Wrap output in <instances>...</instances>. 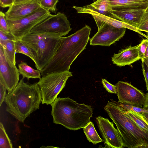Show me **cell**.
I'll use <instances>...</instances> for the list:
<instances>
[{
	"label": "cell",
	"mask_w": 148,
	"mask_h": 148,
	"mask_svg": "<svg viewBox=\"0 0 148 148\" xmlns=\"http://www.w3.org/2000/svg\"><path fill=\"white\" fill-rule=\"evenodd\" d=\"M42 101L40 88L37 82L31 84L21 79L16 87L5 97L6 111L23 123L27 117L39 109Z\"/></svg>",
	"instance_id": "2"
},
{
	"label": "cell",
	"mask_w": 148,
	"mask_h": 148,
	"mask_svg": "<svg viewBox=\"0 0 148 148\" xmlns=\"http://www.w3.org/2000/svg\"><path fill=\"white\" fill-rule=\"evenodd\" d=\"M104 109L116 125L125 147L148 148V132L140 128L125 113V109L113 99Z\"/></svg>",
	"instance_id": "4"
},
{
	"label": "cell",
	"mask_w": 148,
	"mask_h": 148,
	"mask_svg": "<svg viewBox=\"0 0 148 148\" xmlns=\"http://www.w3.org/2000/svg\"><path fill=\"white\" fill-rule=\"evenodd\" d=\"M5 14L0 12V30L6 33H11L5 17Z\"/></svg>",
	"instance_id": "28"
},
{
	"label": "cell",
	"mask_w": 148,
	"mask_h": 148,
	"mask_svg": "<svg viewBox=\"0 0 148 148\" xmlns=\"http://www.w3.org/2000/svg\"><path fill=\"white\" fill-rule=\"evenodd\" d=\"M35 0H39L40 1L41 0H13V4L26 2Z\"/></svg>",
	"instance_id": "36"
},
{
	"label": "cell",
	"mask_w": 148,
	"mask_h": 148,
	"mask_svg": "<svg viewBox=\"0 0 148 148\" xmlns=\"http://www.w3.org/2000/svg\"><path fill=\"white\" fill-rule=\"evenodd\" d=\"M51 105L53 122L71 130L83 128L92 117L91 106L78 103L69 97L57 98Z\"/></svg>",
	"instance_id": "3"
},
{
	"label": "cell",
	"mask_w": 148,
	"mask_h": 148,
	"mask_svg": "<svg viewBox=\"0 0 148 148\" xmlns=\"http://www.w3.org/2000/svg\"><path fill=\"white\" fill-rule=\"evenodd\" d=\"M13 0H0V5L5 8L10 7L13 4Z\"/></svg>",
	"instance_id": "34"
},
{
	"label": "cell",
	"mask_w": 148,
	"mask_h": 148,
	"mask_svg": "<svg viewBox=\"0 0 148 148\" xmlns=\"http://www.w3.org/2000/svg\"><path fill=\"white\" fill-rule=\"evenodd\" d=\"M111 7L121 9H146L148 0H109Z\"/></svg>",
	"instance_id": "17"
},
{
	"label": "cell",
	"mask_w": 148,
	"mask_h": 148,
	"mask_svg": "<svg viewBox=\"0 0 148 148\" xmlns=\"http://www.w3.org/2000/svg\"><path fill=\"white\" fill-rule=\"evenodd\" d=\"M126 114L140 128L148 132V122L141 113L125 109Z\"/></svg>",
	"instance_id": "21"
},
{
	"label": "cell",
	"mask_w": 148,
	"mask_h": 148,
	"mask_svg": "<svg viewBox=\"0 0 148 148\" xmlns=\"http://www.w3.org/2000/svg\"><path fill=\"white\" fill-rule=\"evenodd\" d=\"M83 131L87 140L94 144L103 141L97 133L94 124L91 121L83 128Z\"/></svg>",
	"instance_id": "22"
},
{
	"label": "cell",
	"mask_w": 148,
	"mask_h": 148,
	"mask_svg": "<svg viewBox=\"0 0 148 148\" xmlns=\"http://www.w3.org/2000/svg\"><path fill=\"white\" fill-rule=\"evenodd\" d=\"M15 40L14 37L11 33H5L0 30V40Z\"/></svg>",
	"instance_id": "32"
},
{
	"label": "cell",
	"mask_w": 148,
	"mask_h": 148,
	"mask_svg": "<svg viewBox=\"0 0 148 148\" xmlns=\"http://www.w3.org/2000/svg\"><path fill=\"white\" fill-rule=\"evenodd\" d=\"M61 37L53 33H29L21 39L30 50L37 70L41 71L51 61L59 47Z\"/></svg>",
	"instance_id": "5"
},
{
	"label": "cell",
	"mask_w": 148,
	"mask_h": 148,
	"mask_svg": "<svg viewBox=\"0 0 148 148\" xmlns=\"http://www.w3.org/2000/svg\"><path fill=\"white\" fill-rule=\"evenodd\" d=\"M96 121L105 144L108 148H123L125 145L122 138L113 122L108 119L101 116L96 118Z\"/></svg>",
	"instance_id": "11"
},
{
	"label": "cell",
	"mask_w": 148,
	"mask_h": 148,
	"mask_svg": "<svg viewBox=\"0 0 148 148\" xmlns=\"http://www.w3.org/2000/svg\"><path fill=\"white\" fill-rule=\"evenodd\" d=\"M144 115L145 117L147 119V121L148 122V113H142Z\"/></svg>",
	"instance_id": "38"
},
{
	"label": "cell",
	"mask_w": 148,
	"mask_h": 148,
	"mask_svg": "<svg viewBox=\"0 0 148 148\" xmlns=\"http://www.w3.org/2000/svg\"><path fill=\"white\" fill-rule=\"evenodd\" d=\"M20 75L18 69L5 57L0 45V82L5 86L8 93L18 83Z\"/></svg>",
	"instance_id": "12"
},
{
	"label": "cell",
	"mask_w": 148,
	"mask_h": 148,
	"mask_svg": "<svg viewBox=\"0 0 148 148\" xmlns=\"http://www.w3.org/2000/svg\"><path fill=\"white\" fill-rule=\"evenodd\" d=\"M118 103L122 107L126 110H132L136 112L141 113H148V110L145 109L143 108L135 106L125 103Z\"/></svg>",
	"instance_id": "29"
},
{
	"label": "cell",
	"mask_w": 148,
	"mask_h": 148,
	"mask_svg": "<svg viewBox=\"0 0 148 148\" xmlns=\"http://www.w3.org/2000/svg\"><path fill=\"white\" fill-rule=\"evenodd\" d=\"M78 13H86L91 15L94 18L98 28L103 23H105L117 28H125L137 32V27L117 19L110 17L97 12L84 9L82 7L73 6Z\"/></svg>",
	"instance_id": "14"
},
{
	"label": "cell",
	"mask_w": 148,
	"mask_h": 148,
	"mask_svg": "<svg viewBox=\"0 0 148 148\" xmlns=\"http://www.w3.org/2000/svg\"><path fill=\"white\" fill-rule=\"evenodd\" d=\"M115 85L118 102L143 107L145 96L144 92L127 82L119 81Z\"/></svg>",
	"instance_id": "10"
},
{
	"label": "cell",
	"mask_w": 148,
	"mask_h": 148,
	"mask_svg": "<svg viewBox=\"0 0 148 148\" xmlns=\"http://www.w3.org/2000/svg\"><path fill=\"white\" fill-rule=\"evenodd\" d=\"M16 53H20L25 55L34 61L32 55L29 48L25 45L21 39L14 41Z\"/></svg>",
	"instance_id": "24"
},
{
	"label": "cell",
	"mask_w": 148,
	"mask_h": 148,
	"mask_svg": "<svg viewBox=\"0 0 148 148\" xmlns=\"http://www.w3.org/2000/svg\"><path fill=\"white\" fill-rule=\"evenodd\" d=\"M91 29L86 25L74 33L62 36L59 47L49 64L40 71L41 75L69 71L70 66L84 50L90 39Z\"/></svg>",
	"instance_id": "1"
},
{
	"label": "cell",
	"mask_w": 148,
	"mask_h": 148,
	"mask_svg": "<svg viewBox=\"0 0 148 148\" xmlns=\"http://www.w3.org/2000/svg\"><path fill=\"white\" fill-rule=\"evenodd\" d=\"M112 7L115 19L138 28L145 9H121Z\"/></svg>",
	"instance_id": "15"
},
{
	"label": "cell",
	"mask_w": 148,
	"mask_h": 148,
	"mask_svg": "<svg viewBox=\"0 0 148 148\" xmlns=\"http://www.w3.org/2000/svg\"><path fill=\"white\" fill-rule=\"evenodd\" d=\"M71 24L66 15L60 12L49 17L34 27L31 33H53L61 36H65L72 28Z\"/></svg>",
	"instance_id": "8"
},
{
	"label": "cell",
	"mask_w": 148,
	"mask_h": 148,
	"mask_svg": "<svg viewBox=\"0 0 148 148\" xmlns=\"http://www.w3.org/2000/svg\"><path fill=\"white\" fill-rule=\"evenodd\" d=\"M82 7L84 9L91 10L115 18L112 13L109 0H97L91 4Z\"/></svg>",
	"instance_id": "18"
},
{
	"label": "cell",
	"mask_w": 148,
	"mask_h": 148,
	"mask_svg": "<svg viewBox=\"0 0 148 148\" xmlns=\"http://www.w3.org/2000/svg\"><path fill=\"white\" fill-rule=\"evenodd\" d=\"M97 32L90 39L91 45L109 46L125 35L126 28H119L105 23L98 28Z\"/></svg>",
	"instance_id": "9"
},
{
	"label": "cell",
	"mask_w": 148,
	"mask_h": 148,
	"mask_svg": "<svg viewBox=\"0 0 148 148\" xmlns=\"http://www.w3.org/2000/svg\"><path fill=\"white\" fill-rule=\"evenodd\" d=\"M72 76L69 71L52 72L42 76L37 82L40 89L42 104L51 105L65 87L68 78Z\"/></svg>",
	"instance_id": "6"
},
{
	"label": "cell",
	"mask_w": 148,
	"mask_h": 148,
	"mask_svg": "<svg viewBox=\"0 0 148 148\" xmlns=\"http://www.w3.org/2000/svg\"><path fill=\"white\" fill-rule=\"evenodd\" d=\"M59 0H41L40 5L45 9L49 11L54 12L56 10V5Z\"/></svg>",
	"instance_id": "26"
},
{
	"label": "cell",
	"mask_w": 148,
	"mask_h": 148,
	"mask_svg": "<svg viewBox=\"0 0 148 148\" xmlns=\"http://www.w3.org/2000/svg\"><path fill=\"white\" fill-rule=\"evenodd\" d=\"M0 148H12L11 140L7 134L3 124L0 123Z\"/></svg>",
	"instance_id": "23"
},
{
	"label": "cell",
	"mask_w": 148,
	"mask_h": 148,
	"mask_svg": "<svg viewBox=\"0 0 148 148\" xmlns=\"http://www.w3.org/2000/svg\"><path fill=\"white\" fill-rule=\"evenodd\" d=\"M40 1L13 4L5 13L6 19L16 21L34 13L41 7Z\"/></svg>",
	"instance_id": "13"
},
{
	"label": "cell",
	"mask_w": 148,
	"mask_h": 148,
	"mask_svg": "<svg viewBox=\"0 0 148 148\" xmlns=\"http://www.w3.org/2000/svg\"><path fill=\"white\" fill-rule=\"evenodd\" d=\"M0 45L3 49L5 57L11 63L16 65L14 41L0 40Z\"/></svg>",
	"instance_id": "20"
},
{
	"label": "cell",
	"mask_w": 148,
	"mask_h": 148,
	"mask_svg": "<svg viewBox=\"0 0 148 148\" xmlns=\"http://www.w3.org/2000/svg\"><path fill=\"white\" fill-rule=\"evenodd\" d=\"M138 28L147 33L148 36V7L145 9Z\"/></svg>",
	"instance_id": "25"
},
{
	"label": "cell",
	"mask_w": 148,
	"mask_h": 148,
	"mask_svg": "<svg viewBox=\"0 0 148 148\" xmlns=\"http://www.w3.org/2000/svg\"><path fill=\"white\" fill-rule=\"evenodd\" d=\"M137 47V45L130 46L120 51L118 53L114 54L112 57V62L119 66H124L140 60Z\"/></svg>",
	"instance_id": "16"
},
{
	"label": "cell",
	"mask_w": 148,
	"mask_h": 148,
	"mask_svg": "<svg viewBox=\"0 0 148 148\" xmlns=\"http://www.w3.org/2000/svg\"><path fill=\"white\" fill-rule=\"evenodd\" d=\"M148 45V39H143L140 43L137 45V50L140 60L142 61L144 58L145 54Z\"/></svg>",
	"instance_id": "27"
},
{
	"label": "cell",
	"mask_w": 148,
	"mask_h": 148,
	"mask_svg": "<svg viewBox=\"0 0 148 148\" xmlns=\"http://www.w3.org/2000/svg\"><path fill=\"white\" fill-rule=\"evenodd\" d=\"M7 90L5 86L0 82V106L4 101L7 94L6 91Z\"/></svg>",
	"instance_id": "33"
},
{
	"label": "cell",
	"mask_w": 148,
	"mask_h": 148,
	"mask_svg": "<svg viewBox=\"0 0 148 148\" xmlns=\"http://www.w3.org/2000/svg\"><path fill=\"white\" fill-rule=\"evenodd\" d=\"M50 11L40 7L31 14L16 21L6 20L11 34L15 40H20L27 34L35 26L49 17Z\"/></svg>",
	"instance_id": "7"
},
{
	"label": "cell",
	"mask_w": 148,
	"mask_h": 148,
	"mask_svg": "<svg viewBox=\"0 0 148 148\" xmlns=\"http://www.w3.org/2000/svg\"><path fill=\"white\" fill-rule=\"evenodd\" d=\"M148 58V45L147 46V48H146V51L145 52L144 59L146 58Z\"/></svg>",
	"instance_id": "37"
},
{
	"label": "cell",
	"mask_w": 148,
	"mask_h": 148,
	"mask_svg": "<svg viewBox=\"0 0 148 148\" xmlns=\"http://www.w3.org/2000/svg\"><path fill=\"white\" fill-rule=\"evenodd\" d=\"M20 74L21 75L22 78H26L29 79L30 78H38L41 77L40 71L35 70L27 65V63L21 62L18 65Z\"/></svg>",
	"instance_id": "19"
},
{
	"label": "cell",
	"mask_w": 148,
	"mask_h": 148,
	"mask_svg": "<svg viewBox=\"0 0 148 148\" xmlns=\"http://www.w3.org/2000/svg\"><path fill=\"white\" fill-rule=\"evenodd\" d=\"M142 63L143 73L145 79L146 89L148 91V67L143 61H142Z\"/></svg>",
	"instance_id": "31"
},
{
	"label": "cell",
	"mask_w": 148,
	"mask_h": 148,
	"mask_svg": "<svg viewBox=\"0 0 148 148\" xmlns=\"http://www.w3.org/2000/svg\"><path fill=\"white\" fill-rule=\"evenodd\" d=\"M101 81L104 87L108 92L117 94V87L116 85L111 84L104 79H102Z\"/></svg>",
	"instance_id": "30"
},
{
	"label": "cell",
	"mask_w": 148,
	"mask_h": 148,
	"mask_svg": "<svg viewBox=\"0 0 148 148\" xmlns=\"http://www.w3.org/2000/svg\"><path fill=\"white\" fill-rule=\"evenodd\" d=\"M144 104L143 108L145 109L148 110V92L146 93Z\"/></svg>",
	"instance_id": "35"
},
{
	"label": "cell",
	"mask_w": 148,
	"mask_h": 148,
	"mask_svg": "<svg viewBox=\"0 0 148 148\" xmlns=\"http://www.w3.org/2000/svg\"><path fill=\"white\" fill-rule=\"evenodd\" d=\"M142 61H143L148 67V58L144 59Z\"/></svg>",
	"instance_id": "39"
}]
</instances>
